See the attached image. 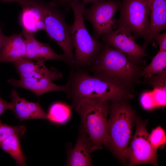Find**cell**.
Returning a JSON list of instances; mask_svg holds the SVG:
<instances>
[{
  "mask_svg": "<svg viewBox=\"0 0 166 166\" xmlns=\"http://www.w3.org/2000/svg\"><path fill=\"white\" fill-rule=\"evenodd\" d=\"M116 28L101 37L104 43L121 52L134 63L145 65L143 58L147 55L145 50L136 42L128 30L120 26L117 25Z\"/></svg>",
  "mask_w": 166,
  "mask_h": 166,
  "instance_id": "10",
  "label": "cell"
},
{
  "mask_svg": "<svg viewBox=\"0 0 166 166\" xmlns=\"http://www.w3.org/2000/svg\"><path fill=\"white\" fill-rule=\"evenodd\" d=\"M166 72V51L159 50L148 66L141 70L140 76L145 78Z\"/></svg>",
  "mask_w": 166,
  "mask_h": 166,
  "instance_id": "20",
  "label": "cell"
},
{
  "mask_svg": "<svg viewBox=\"0 0 166 166\" xmlns=\"http://www.w3.org/2000/svg\"><path fill=\"white\" fill-rule=\"evenodd\" d=\"M43 16L45 30L48 37L61 48L72 68L74 65V45L68 26L53 2L46 3L37 0Z\"/></svg>",
  "mask_w": 166,
  "mask_h": 166,
  "instance_id": "6",
  "label": "cell"
},
{
  "mask_svg": "<svg viewBox=\"0 0 166 166\" xmlns=\"http://www.w3.org/2000/svg\"><path fill=\"white\" fill-rule=\"evenodd\" d=\"M103 0H53V2L55 3H59L61 4H65L72 1H78L83 2L86 4L89 3L94 2Z\"/></svg>",
  "mask_w": 166,
  "mask_h": 166,
  "instance_id": "29",
  "label": "cell"
},
{
  "mask_svg": "<svg viewBox=\"0 0 166 166\" xmlns=\"http://www.w3.org/2000/svg\"><path fill=\"white\" fill-rule=\"evenodd\" d=\"M166 27V0H151L147 37L142 46L145 50L156 36Z\"/></svg>",
  "mask_w": 166,
  "mask_h": 166,
  "instance_id": "16",
  "label": "cell"
},
{
  "mask_svg": "<svg viewBox=\"0 0 166 166\" xmlns=\"http://www.w3.org/2000/svg\"><path fill=\"white\" fill-rule=\"evenodd\" d=\"M91 145L89 137L80 127L78 136L73 148L68 150L66 165L70 166H92Z\"/></svg>",
  "mask_w": 166,
  "mask_h": 166,
  "instance_id": "15",
  "label": "cell"
},
{
  "mask_svg": "<svg viewBox=\"0 0 166 166\" xmlns=\"http://www.w3.org/2000/svg\"><path fill=\"white\" fill-rule=\"evenodd\" d=\"M67 4L74 17L73 24L68 26L75 49L73 68L86 69L93 63L102 43L92 37L85 27L84 19L86 4L78 1H72Z\"/></svg>",
  "mask_w": 166,
  "mask_h": 166,
  "instance_id": "4",
  "label": "cell"
},
{
  "mask_svg": "<svg viewBox=\"0 0 166 166\" xmlns=\"http://www.w3.org/2000/svg\"><path fill=\"white\" fill-rule=\"evenodd\" d=\"M157 107L165 106L166 104V89H153L152 91Z\"/></svg>",
  "mask_w": 166,
  "mask_h": 166,
  "instance_id": "26",
  "label": "cell"
},
{
  "mask_svg": "<svg viewBox=\"0 0 166 166\" xmlns=\"http://www.w3.org/2000/svg\"><path fill=\"white\" fill-rule=\"evenodd\" d=\"M11 110L20 121L29 119H47V114L42 107L39 102H32L21 97L14 89L11 91Z\"/></svg>",
  "mask_w": 166,
  "mask_h": 166,
  "instance_id": "14",
  "label": "cell"
},
{
  "mask_svg": "<svg viewBox=\"0 0 166 166\" xmlns=\"http://www.w3.org/2000/svg\"><path fill=\"white\" fill-rule=\"evenodd\" d=\"M121 4L117 0H103L93 3L85 9L84 17L92 24L94 38L98 39L116 27L114 14Z\"/></svg>",
  "mask_w": 166,
  "mask_h": 166,
  "instance_id": "9",
  "label": "cell"
},
{
  "mask_svg": "<svg viewBox=\"0 0 166 166\" xmlns=\"http://www.w3.org/2000/svg\"><path fill=\"white\" fill-rule=\"evenodd\" d=\"M140 102L143 107L146 109H150L157 107L152 91L143 93L140 97Z\"/></svg>",
  "mask_w": 166,
  "mask_h": 166,
  "instance_id": "25",
  "label": "cell"
},
{
  "mask_svg": "<svg viewBox=\"0 0 166 166\" xmlns=\"http://www.w3.org/2000/svg\"><path fill=\"white\" fill-rule=\"evenodd\" d=\"M72 107L79 114L80 127L89 139L92 152L100 149L109 142L107 116L109 112L108 101L89 100L72 104Z\"/></svg>",
  "mask_w": 166,
  "mask_h": 166,
  "instance_id": "3",
  "label": "cell"
},
{
  "mask_svg": "<svg viewBox=\"0 0 166 166\" xmlns=\"http://www.w3.org/2000/svg\"><path fill=\"white\" fill-rule=\"evenodd\" d=\"M144 68L130 61L122 53L105 44L92 64L86 69L91 74L117 84L132 89L139 82Z\"/></svg>",
  "mask_w": 166,
  "mask_h": 166,
  "instance_id": "2",
  "label": "cell"
},
{
  "mask_svg": "<svg viewBox=\"0 0 166 166\" xmlns=\"http://www.w3.org/2000/svg\"><path fill=\"white\" fill-rule=\"evenodd\" d=\"M157 41L159 45L160 50L166 51V33L158 34L155 37V39Z\"/></svg>",
  "mask_w": 166,
  "mask_h": 166,
  "instance_id": "27",
  "label": "cell"
},
{
  "mask_svg": "<svg viewBox=\"0 0 166 166\" xmlns=\"http://www.w3.org/2000/svg\"><path fill=\"white\" fill-rule=\"evenodd\" d=\"M2 2H16L22 9L20 16L22 31L34 34L41 30H45V25L37 0H0Z\"/></svg>",
  "mask_w": 166,
  "mask_h": 166,
  "instance_id": "11",
  "label": "cell"
},
{
  "mask_svg": "<svg viewBox=\"0 0 166 166\" xmlns=\"http://www.w3.org/2000/svg\"><path fill=\"white\" fill-rule=\"evenodd\" d=\"M151 0H123L117 26L128 30L135 39L147 38L149 24Z\"/></svg>",
  "mask_w": 166,
  "mask_h": 166,
  "instance_id": "7",
  "label": "cell"
},
{
  "mask_svg": "<svg viewBox=\"0 0 166 166\" xmlns=\"http://www.w3.org/2000/svg\"><path fill=\"white\" fill-rule=\"evenodd\" d=\"M125 100L111 101L107 122L109 142L106 145L121 160L123 152L128 146L135 121V113Z\"/></svg>",
  "mask_w": 166,
  "mask_h": 166,
  "instance_id": "5",
  "label": "cell"
},
{
  "mask_svg": "<svg viewBox=\"0 0 166 166\" xmlns=\"http://www.w3.org/2000/svg\"><path fill=\"white\" fill-rule=\"evenodd\" d=\"M11 104L4 100L0 96V117L1 115L7 110H11ZM0 119V124L1 123Z\"/></svg>",
  "mask_w": 166,
  "mask_h": 166,
  "instance_id": "28",
  "label": "cell"
},
{
  "mask_svg": "<svg viewBox=\"0 0 166 166\" xmlns=\"http://www.w3.org/2000/svg\"><path fill=\"white\" fill-rule=\"evenodd\" d=\"M136 129L129 146L122 154V160H127L129 166L142 164L158 165L157 150L152 146L149 133L146 128L147 121L135 120Z\"/></svg>",
  "mask_w": 166,
  "mask_h": 166,
  "instance_id": "8",
  "label": "cell"
},
{
  "mask_svg": "<svg viewBox=\"0 0 166 166\" xmlns=\"http://www.w3.org/2000/svg\"><path fill=\"white\" fill-rule=\"evenodd\" d=\"M5 35L3 34L1 29L0 28V53L2 50Z\"/></svg>",
  "mask_w": 166,
  "mask_h": 166,
  "instance_id": "30",
  "label": "cell"
},
{
  "mask_svg": "<svg viewBox=\"0 0 166 166\" xmlns=\"http://www.w3.org/2000/svg\"><path fill=\"white\" fill-rule=\"evenodd\" d=\"M19 138L16 135L8 137L0 142V148L13 157L17 165L27 166L26 161L27 158L22 152Z\"/></svg>",
  "mask_w": 166,
  "mask_h": 166,
  "instance_id": "19",
  "label": "cell"
},
{
  "mask_svg": "<svg viewBox=\"0 0 166 166\" xmlns=\"http://www.w3.org/2000/svg\"><path fill=\"white\" fill-rule=\"evenodd\" d=\"M7 81L14 87L29 90L38 96L52 91H61L65 92L67 89L66 84L63 85H57L46 78H20L17 80L11 78L8 79Z\"/></svg>",
  "mask_w": 166,
  "mask_h": 166,
  "instance_id": "18",
  "label": "cell"
},
{
  "mask_svg": "<svg viewBox=\"0 0 166 166\" xmlns=\"http://www.w3.org/2000/svg\"><path fill=\"white\" fill-rule=\"evenodd\" d=\"M26 43V53L25 59L31 61L44 62L51 60L63 61L69 64V61L64 54H58L55 52L48 44L39 42L36 40L34 34L22 31Z\"/></svg>",
  "mask_w": 166,
  "mask_h": 166,
  "instance_id": "12",
  "label": "cell"
},
{
  "mask_svg": "<svg viewBox=\"0 0 166 166\" xmlns=\"http://www.w3.org/2000/svg\"><path fill=\"white\" fill-rule=\"evenodd\" d=\"M65 92L73 103L89 100L113 101L134 97L132 89L95 76L83 68H71Z\"/></svg>",
  "mask_w": 166,
  "mask_h": 166,
  "instance_id": "1",
  "label": "cell"
},
{
  "mask_svg": "<svg viewBox=\"0 0 166 166\" xmlns=\"http://www.w3.org/2000/svg\"><path fill=\"white\" fill-rule=\"evenodd\" d=\"M12 63L20 78H46L52 81L61 78L63 76L57 69L54 67L47 68L44 62L22 58Z\"/></svg>",
  "mask_w": 166,
  "mask_h": 166,
  "instance_id": "13",
  "label": "cell"
},
{
  "mask_svg": "<svg viewBox=\"0 0 166 166\" xmlns=\"http://www.w3.org/2000/svg\"><path fill=\"white\" fill-rule=\"evenodd\" d=\"M21 32L10 36L5 35L2 47L0 53V63L12 62L24 58L26 53V43Z\"/></svg>",
  "mask_w": 166,
  "mask_h": 166,
  "instance_id": "17",
  "label": "cell"
},
{
  "mask_svg": "<svg viewBox=\"0 0 166 166\" xmlns=\"http://www.w3.org/2000/svg\"><path fill=\"white\" fill-rule=\"evenodd\" d=\"M26 131V128L24 126L19 125L13 126L6 124H0V142L8 137L16 135L21 138Z\"/></svg>",
  "mask_w": 166,
  "mask_h": 166,
  "instance_id": "22",
  "label": "cell"
},
{
  "mask_svg": "<svg viewBox=\"0 0 166 166\" xmlns=\"http://www.w3.org/2000/svg\"><path fill=\"white\" fill-rule=\"evenodd\" d=\"M146 82L153 89H166V72L145 78Z\"/></svg>",
  "mask_w": 166,
  "mask_h": 166,
  "instance_id": "24",
  "label": "cell"
},
{
  "mask_svg": "<svg viewBox=\"0 0 166 166\" xmlns=\"http://www.w3.org/2000/svg\"><path fill=\"white\" fill-rule=\"evenodd\" d=\"M70 107L61 102H56L50 107L47 114V119L57 124H62L67 122L71 116Z\"/></svg>",
  "mask_w": 166,
  "mask_h": 166,
  "instance_id": "21",
  "label": "cell"
},
{
  "mask_svg": "<svg viewBox=\"0 0 166 166\" xmlns=\"http://www.w3.org/2000/svg\"><path fill=\"white\" fill-rule=\"evenodd\" d=\"M166 136L164 130L160 126L153 129L149 134V139L152 147L157 149L166 143Z\"/></svg>",
  "mask_w": 166,
  "mask_h": 166,
  "instance_id": "23",
  "label": "cell"
}]
</instances>
